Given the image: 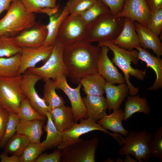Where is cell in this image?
I'll return each mask as SVG.
<instances>
[{
    "instance_id": "6da1fadb",
    "label": "cell",
    "mask_w": 162,
    "mask_h": 162,
    "mask_svg": "<svg viewBox=\"0 0 162 162\" xmlns=\"http://www.w3.org/2000/svg\"><path fill=\"white\" fill-rule=\"evenodd\" d=\"M100 47L81 41L64 47L63 58L71 82L78 84L85 76L98 73L97 62Z\"/></svg>"
},
{
    "instance_id": "7a4b0ae2",
    "label": "cell",
    "mask_w": 162,
    "mask_h": 162,
    "mask_svg": "<svg viewBox=\"0 0 162 162\" xmlns=\"http://www.w3.org/2000/svg\"><path fill=\"white\" fill-rule=\"evenodd\" d=\"M98 46L100 47L106 46L113 54L112 62L118 66L123 72L126 83L129 88V94L130 96L136 95L139 91L138 87H134L129 80L130 75L138 80H142L146 77V70L135 69L131 66V63L137 65L139 60L138 52L136 50L131 51L126 50L120 48L111 41H106L98 43Z\"/></svg>"
},
{
    "instance_id": "3957f363",
    "label": "cell",
    "mask_w": 162,
    "mask_h": 162,
    "mask_svg": "<svg viewBox=\"0 0 162 162\" xmlns=\"http://www.w3.org/2000/svg\"><path fill=\"white\" fill-rule=\"evenodd\" d=\"M37 23L35 13L28 11L20 0H15L5 15L0 20V37H14Z\"/></svg>"
},
{
    "instance_id": "277c9868",
    "label": "cell",
    "mask_w": 162,
    "mask_h": 162,
    "mask_svg": "<svg viewBox=\"0 0 162 162\" xmlns=\"http://www.w3.org/2000/svg\"><path fill=\"white\" fill-rule=\"evenodd\" d=\"M124 18L116 16L110 11L100 16L87 25L83 40L92 43L112 41L119 34Z\"/></svg>"
},
{
    "instance_id": "5b68a950",
    "label": "cell",
    "mask_w": 162,
    "mask_h": 162,
    "mask_svg": "<svg viewBox=\"0 0 162 162\" xmlns=\"http://www.w3.org/2000/svg\"><path fill=\"white\" fill-rule=\"evenodd\" d=\"M22 76L0 77V107L9 112L16 113L21 102L26 98L20 86Z\"/></svg>"
},
{
    "instance_id": "8992f818",
    "label": "cell",
    "mask_w": 162,
    "mask_h": 162,
    "mask_svg": "<svg viewBox=\"0 0 162 162\" xmlns=\"http://www.w3.org/2000/svg\"><path fill=\"white\" fill-rule=\"evenodd\" d=\"M151 134L146 130H130L124 139L122 146L118 151L119 154H131L139 162H147L152 156L148 143Z\"/></svg>"
},
{
    "instance_id": "52a82bcc",
    "label": "cell",
    "mask_w": 162,
    "mask_h": 162,
    "mask_svg": "<svg viewBox=\"0 0 162 162\" xmlns=\"http://www.w3.org/2000/svg\"><path fill=\"white\" fill-rule=\"evenodd\" d=\"M99 140L97 137L90 140L82 139L61 151V162H94Z\"/></svg>"
},
{
    "instance_id": "ba28073f",
    "label": "cell",
    "mask_w": 162,
    "mask_h": 162,
    "mask_svg": "<svg viewBox=\"0 0 162 162\" xmlns=\"http://www.w3.org/2000/svg\"><path fill=\"white\" fill-rule=\"evenodd\" d=\"M95 130L101 131L108 134L114 138L119 145L122 143L124 140L120 134L110 133L102 126L90 119L83 118L80 120L79 123L76 122L71 128L62 133V140L57 148L61 150L79 141L81 139L79 138L80 136Z\"/></svg>"
},
{
    "instance_id": "9c48e42d",
    "label": "cell",
    "mask_w": 162,
    "mask_h": 162,
    "mask_svg": "<svg viewBox=\"0 0 162 162\" xmlns=\"http://www.w3.org/2000/svg\"><path fill=\"white\" fill-rule=\"evenodd\" d=\"M64 47L56 39L52 52L47 60L42 66L28 69L27 70L40 76L43 80L54 79L58 76L65 74L67 70L63 58Z\"/></svg>"
},
{
    "instance_id": "30bf717a",
    "label": "cell",
    "mask_w": 162,
    "mask_h": 162,
    "mask_svg": "<svg viewBox=\"0 0 162 162\" xmlns=\"http://www.w3.org/2000/svg\"><path fill=\"white\" fill-rule=\"evenodd\" d=\"M87 25L78 16L69 15L59 29L57 39L64 47L83 40Z\"/></svg>"
},
{
    "instance_id": "8fae6325",
    "label": "cell",
    "mask_w": 162,
    "mask_h": 162,
    "mask_svg": "<svg viewBox=\"0 0 162 162\" xmlns=\"http://www.w3.org/2000/svg\"><path fill=\"white\" fill-rule=\"evenodd\" d=\"M66 76L65 74L60 75L53 80L56 88L63 91L69 99L76 122L82 118H88L86 107L80 94L82 87L79 83L75 88L71 87L68 84Z\"/></svg>"
},
{
    "instance_id": "7c38bea8",
    "label": "cell",
    "mask_w": 162,
    "mask_h": 162,
    "mask_svg": "<svg viewBox=\"0 0 162 162\" xmlns=\"http://www.w3.org/2000/svg\"><path fill=\"white\" fill-rule=\"evenodd\" d=\"M23 74L20 85L21 89L33 107L40 114L46 117L48 112L47 105L35 88L36 83L42 78L28 70Z\"/></svg>"
},
{
    "instance_id": "4fadbf2b",
    "label": "cell",
    "mask_w": 162,
    "mask_h": 162,
    "mask_svg": "<svg viewBox=\"0 0 162 162\" xmlns=\"http://www.w3.org/2000/svg\"><path fill=\"white\" fill-rule=\"evenodd\" d=\"M151 13L146 0H125L122 10L116 16L129 18L147 27Z\"/></svg>"
},
{
    "instance_id": "5bb4252c",
    "label": "cell",
    "mask_w": 162,
    "mask_h": 162,
    "mask_svg": "<svg viewBox=\"0 0 162 162\" xmlns=\"http://www.w3.org/2000/svg\"><path fill=\"white\" fill-rule=\"evenodd\" d=\"M47 34L46 25L38 22L31 28L11 38L15 43L21 48L36 47L43 45Z\"/></svg>"
},
{
    "instance_id": "9a60e30c",
    "label": "cell",
    "mask_w": 162,
    "mask_h": 162,
    "mask_svg": "<svg viewBox=\"0 0 162 162\" xmlns=\"http://www.w3.org/2000/svg\"><path fill=\"white\" fill-rule=\"evenodd\" d=\"M53 47V45H42L36 47L22 48L19 75L23 74L28 69L35 67L40 61L44 63L50 56Z\"/></svg>"
},
{
    "instance_id": "2e32d148",
    "label": "cell",
    "mask_w": 162,
    "mask_h": 162,
    "mask_svg": "<svg viewBox=\"0 0 162 162\" xmlns=\"http://www.w3.org/2000/svg\"><path fill=\"white\" fill-rule=\"evenodd\" d=\"M100 47L97 62L98 73L104 78L106 81L112 84L126 83L123 75L118 72L109 58V48L106 46H102Z\"/></svg>"
},
{
    "instance_id": "e0dca14e",
    "label": "cell",
    "mask_w": 162,
    "mask_h": 162,
    "mask_svg": "<svg viewBox=\"0 0 162 162\" xmlns=\"http://www.w3.org/2000/svg\"><path fill=\"white\" fill-rule=\"evenodd\" d=\"M134 22L129 18H124L123 25L120 33L111 41L118 47L129 51L134 50L139 45Z\"/></svg>"
},
{
    "instance_id": "ac0fdd59",
    "label": "cell",
    "mask_w": 162,
    "mask_h": 162,
    "mask_svg": "<svg viewBox=\"0 0 162 162\" xmlns=\"http://www.w3.org/2000/svg\"><path fill=\"white\" fill-rule=\"evenodd\" d=\"M105 98L109 112L120 109L121 104L129 93V88L126 83L116 86L106 81L104 86Z\"/></svg>"
},
{
    "instance_id": "d6986e66",
    "label": "cell",
    "mask_w": 162,
    "mask_h": 162,
    "mask_svg": "<svg viewBox=\"0 0 162 162\" xmlns=\"http://www.w3.org/2000/svg\"><path fill=\"white\" fill-rule=\"evenodd\" d=\"M134 24L139 38V46L144 49L151 50L157 56H161L162 44L159 36L136 22H134Z\"/></svg>"
},
{
    "instance_id": "ffe728a7",
    "label": "cell",
    "mask_w": 162,
    "mask_h": 162,
    "mask_svg": "<svg viewBox=\"0 0 162 162\" xmlns=\"http://www.w3.org/2000/svg\"><path fill=\"white\" fill-rule=\"evenodd\" d=\"M138 52V58L145 62L147 67L154 71L156 79L153 85L148 90L155 91L162 88V59L160 57L151 54L147 50L143 49L139 45L135 48Z\"/></svg>"
},
{
    "instance_id": "44dd1931",
    "label": "cell",
    "mask_w": 162,
    "mask_h": 162,
    "mask_svg": "<svg viewBox=\"0 0 162 162\" xmlns=\"http://www.w3.org/2000/svg\"><path fill=\"white\" fill-rule=\"evenodd\" d=\"M82 99L88 118L97 122L107 115V106L103 96L87 95Z\"/></svg>"
},
{
    "instance_id": "7402d4cb",
    "label": "cell",
    "mask_w": 162,
    "mask_h": 162,
    "mask_svg": "<svg viewBox=\"0 0 162 162\" xmlns=\"http://www.w3.org/2000/svg\"><path fill=\"white\" fill-rule=\"evenodd\" d=\"M52 119L56 127L63 133L71 128L76 123L71 107L63 105L50 112Z\"/></svg>"
},
{
    "instance_id": "603a6c76",
    "label": "cell",
    "mask_w": 162,
    "mask_h": 162,
    "mask_svg": "<svg viewBox=\"0 0 162 162\" xmlns=\"http://www.w3.org/2000/svg\"><path fill=\"white\" fill-rule=\"evenodd\" d=\"M45 121L38 119L27 120L20 118L16 133L26 136L31 142H40Z\"/></svg>"
},
{
    "instance_id": "cb8c5ba5",
    "label": "cell",
    "mask_w": 162,
    "mask_h": 162,
    "mask_svg": "<svg viewBox=\"0 0 162 162\" xmlns=\"http://www.w3.org/2000/svg\"><path fill=\"white\" fill-rule=\"evenodd\" d=\"M69 5V0L59 14H55L50 16L49 23L46 25L47 36L43 45H54L57 39L58 32L61 25L70 14Z\"/></svg>"
},
{
    "instance_id": "d4e9b609",
    "label": "cell",
    "mask_w": 162,
    "mask_h": 162,
    "mask_svg": "<svg viewBox=\"0 0 162 162\" xmlns=\"http://www.w3.org/2000/svg\"><path fill=\"white\" fill-rule=\"evenodd\" d=\"M124 118V110L119 109L113 111L109 115H105L98 121L97 123L106 130H110L126 136L129 131L126 130L122 126V122Z\"/></svg>"
},
{
    "instance_id": "484cf974",
    "label": "cell",
    "mask_w": 162,
    "mask_h": 162,
    "mask_svg": "<svg viewBox=\"0 0 162 162\" xmlns=\"http://www.w3.org/2000/svg\"><path fill=\"white\" fill-rule=\"evenodd\" d=\"M106 81L98 73L86 76L80 83L87 95L103 96L105 93L104 86Z\"/></svg>"
},
{
    "instance_id": "4316f807",
    "label": "cell",
    "mask_w": 162,
    "mask_h": 162,
    "mask_svg": "<svg viewBox=\"0 0 162 162\" xmlns=\"http://www.w3.org/2000/svg\"><path fill=\"white\" fill-rule=\"evenodd\" d=\"M29 12L44 13L49 16L56 14L59 7L56 0H20Z\"/></svg>"
},
{
    "instance_id": "83f0119b",
    "label": "cell",
    "mask_w": 162,
    "mask_h": 162,
    "mask_svg": "<svg viewBox=\"0 0 162 162\" xmlns=\"http://www.w3.org/2000/svg\"><path fill=\"white\" fill-rule=\"evenodd\" d=\"M151 108L148 105L147 99L136 95L128 96L124 110L123 121H126L136 112H142L145 115L150 114Z\"/></svg>"
},
{
    "instance_id": "f1b7e54d",
    "label": "cell",
    "mask_w": 162,
    "mask_h": 162,
    "mask_svg": "<svg viewBox=\"0 0 162 162\" xmlns=\"http://www.w3.org/2000/svg\"><path fill=\"white\" fill-rule=\"evenodd\" d=\"M20 53L9 57H0V77L13 78L19 75Z\"/></svg>"
},
{
    "instance_id": "f546056e",
    "label": "cell",
    "mask_w": 162,
    "mask_h": 162,
    "mask_svg": "<svg viewBox=\"0 0 162 162\" xmlns=\"http://www.w3.org/2000/svg\"><path fill=\"white\" fill-rule=\"evenodd\" d=\"M46 117L47 121L44 130L47 133L46 136L45 140L41 142L46 150L57 147L61 144L62 139V133L54 124L50 112L47 113Z\"/></svg>"
},
{
    "instance_id": "4dcf8cb0",
    "label": "cell",
    "mask_w": 162,
    "mask_h": 162,
    "mask_svg": "<svg viewBox=\"0 0 162 162\" xmlns=\"http://www.w3.org/2000/svg\"><path fill=\"white\" fill-rule=\"evenodd\" d=\"M44 80L45 83L44 86L43 99L47 104L48 112L56 107L64 105L65 103L63 98L58 95L56 92V88L53 80L47 79Z\"/></svg>"
},
{
    "instance_id": "1f68e13d",
    "label": "cell",
    "mask_w": 162,
    "mask_h": 162,
    "mask_svg": "<svg viewBox=\"0 0 162 162\" xmlns=\"http://www.w3.org/2000/svg\"><path fill=\"white\" fill-rule=\"evenodd\" d=\"M30 142L26 136L16 133L7 142L4 151L8 154L19 157Z\"/></svg>"
},
{
    "instance_id": "d6a6232c",
    "label": "cell",
    "mask_w": 162,
    "mask_h": 162,
    "mask_svg": "<svg viewBox=\"0 0 162 162\" xmlns=\"http://www.w3.org/2000/svg\"><path fill=\"white\" fill-rule=\"evenodd\" d=\"M110 11L108 7L100 0L79 16L87 25L100 16Z\"/></svg>"
},
{
    "instance_id": "836d02e7",
    "label": "cell",
    "mask_w": 162,
    "mask_h": 162,
    "mask_svg": "<svg viewBox=\"0 0 162 162\" xmlns=\"http://www.w3.org/2000/svg\"><path fill=\"white\" fill-rule=\"evenodd\" d=\"M16 114L20 118L27 120L38 119L45 121L47 118L33 107L26 98L21 102Z\"/></svg>"
},
{
    "instance_id": "e575fe53",
    "label": "cell",
    "mask_w": 162,
    "mask_h": 162,
    "mask_svg": "<svg viewBox=\"0 0 162 162\" xmlns=\"http://www.w3.org/2000/svg\"><path fill=\"white\" fill-rule=\"evenodd\" d=\"M46 150L41 142H30L19 157V162H35L42 153Z\"/></svg>"
},
{
    "instance_id": "d590c367",
    "label": "cell",
    "mask_w": 162,
    "mask_h": 162,
    "mask_svg": "<svg viewBox=\"0 0 162 162\" xmlns=\"http://www.w3.org/2000/svg\"><path fill=\"white\" fill-rule=\"evenodd\" d=\"M21 50L11 37L6 35L0 37V57H10L20 53Z\"/></svg>"
},
{
    "instance_id": "8d00e7d4",
    "label": "cell",
    "mask_w": 162,
    "mask_h": 162,
    "mask_svg": "<svg viewBox=\"0 0 162 162\" xmlns=\"http://www.w3.org/2000/svg\"><path fill=\"white\" fill-rule=\"evenodd\" d=\"M152 156L162 161V127H160L152 134L148 143Z\"/></svg>"
},
{
    "instance_id": "74e56055",
    "label": "cell",
    "mask_w": 162,
    "mask_h": 162,
    "mask_svg": "<svg viewBox=\"0 0 162 162\" xmlns=\"http://www.w3.org/2000/svg\"><path fill=\"white\" fill-rule=\"evenodd\" d=\"M20 118L15 113L9 112V117L3 136L0 141V148H4L8 140L16 133Z\"/></svg>"
},
{
    "instance_id": "f35d334b",
    "label": "cell",
    "mask_w": 162,
    "mask_h": 162,
    "mask_svg": "<svg viewBox=\"0 0 162 162\" xmlns=\"http://www.w3.org/2000/svg\"><path fill=\"white\" fill-rule=\"evenodd\" d=\"M97 0H69V15L78 16L88 9Z\"/></svg>"
},
{
    "instance_id": "ab89813d",
    "label": "cell",
    "mask_w": 162,
    "mask_h": 162,
    "mask_svg": "<svg viewBox=\"0 0 162 162\" xmlns=\"http://www.w3.org/2000/svg\"><path fill=\"white\" fill-rule=\"evenodd\" d=\"M148 28L159 36L162 31V8L151 13Z\"/></svg>"
},
{
    "instance_id": "60d3db41",
    "label": "cell",
    "mask_w": 162,
    "mask_h": 162,
    "mask_svg": "<svg viewBox=\"0 0 162 162\" xmlns=\"http://www.w3.org/2000/svg\"><path fill=\"white\" fill-rule=\"evenodd\" d=\"M61 156V151L58 148L50 154H41L35 162H60Z\"/></svg>"
},
{
    "instance_id": "b9f144b4",
    "label": "cell",
    "mask_w": 162,
    "mask_h": 162,
    "mask_svg": "<svg viewBox=\"0 0 162 162\" xmlns=\"http://www.w3.org/2000/svg\"><path fill=\"white\" fill-rule=\"evenodd\" d=\"M109 8L111 12L116 15L122 10L125 0H100Z\"/></svg>"
},
{
    "instance_id": "7bdbcfd3",
    "label": "cell",
    "mask_w": 162,
    "mask_h": 162,
    "mask_svg": "<svg viewBox=\"0 0 162 162\" xmlns=\"http://www.w3.org/2000/svg\"><path fill=\"white\" fill-rule=\"evenodd\" d=\"M9 117V112L0 107V141L3 137Z\"/></svg>"
},
{
    "instance_id": "ee69618b",
    "label": "cell",
    "mask_w": 162,
    "mask_h": 162,
    "mask_svg": "<svg viewBox=\"0 0 162 162\" xmlns=\"http://www.w3.org/2000/svg\"><path fill=\"white\" fill-rule=\"evenodd\" d=\"M8 154L4 151L0 154V159L1 162H19V157L12 155L9 156Z\"/></svg>"
},
{
    "instance_id": "f6af8a7d",
    "label": "cell",
    "mask_w": 162,
    "mask_h": 162,
    "mask_svg": "<svg viewBox=\"0 0 162 162\" xmlns=\"http://www.w3.org/2000/svg\"><path fill=\"white\" fill-rule=\"evenodd\" d=\"M147 2L151 12L162 8V0H148Z\"/></svg>"
},
{
    "instance_id": "bcb514c9",
    "label": "cell",
    "mask_w": 162,
    "mask_h": 162,
    "mask_svg": "<svg viewBox=\"0 0 162 162\" xmlns=\"http://www.w3.org/2000/svg\"><path fill=\"white\" fill-rule=\"evenodd\" d=\"M15 0H0V15L4 11H8L11 3Z\"/></svg>"
},
{
    "instance_id": "7dc6e473",
    "label": "cell",
    "mask_w": 162,
    "mask_h": 162,
    "mask_svg": "<svg viewBox=\"0 0 162 162\" xmlns=\"http://www.w3.org/2000/svg\"><path fill=\"white\" fill-rule=\"evenodd\" d=\"M126 157L124 160V162H136V160L131 157L129 154H126Z\"/></svg>"
},
{
    "instance_id": "c3c4849f",
    "label": "cell",
    "mask_w": 162,
    "mask_h": 162,
    "mask_svg": "<svg viewBox=\"0 0 162 162\" xmlns=\"http://www.w3.org/2000/svg\"><path fill=\"white\" fill-rule=\"evenodd\" d=\"M116 160V162H122V160L121 158H117Z\"/></svg>"
},
{
    "instance_id": "681fc988",
    "label": "cell",
    "mask_w": 162,
    "mask_h": 162,
    "mask_svg": "<svg viewBox=\"0 0 162 162\" xmlns=\"http://www.w3.org/2000/svg\"><path fill=\"white\" fill-rule=\"evenodd\" d=\"M146 1H147H147H148V0H146Z\"/></svg>"
}]
</instances>
